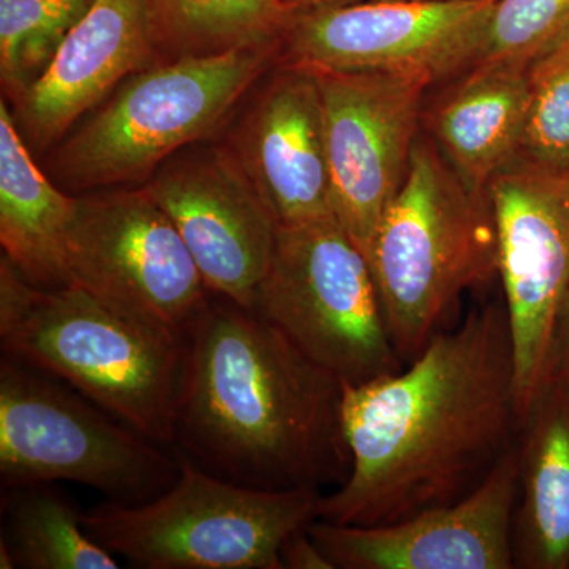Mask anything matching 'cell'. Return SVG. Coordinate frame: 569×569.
<instances>
[{"label":"cell","mask_w":569,"mask_h":569,"mask_svg":"<svg viewBox=\"0 0 569 569\" xmlns=\"http://www.w3.org/2000/svg\"><path fill=\"white\" fill-rule=\"evenodd\" d=\"M407 370L343 385L350 471L317 519L385 526L455 503L482 481L518 429L505 306L473 309L438 332Z\"/></svg>","instance_id":"6da1fadb"},{"label":"cell","mask_w":569,"mask_h":569,"mask_svg":"<svg viewBox=\"0 0 569 569\" xmlns=\"http://www.w3.org/2000/svg\"><path fill=\"white\" fill-rule=\"evenodd\" d=\"M187 336L173 448L244 488L346 481L343 383L335 373L222 296L212 295Z\"/></svg>","instance_id":"7a4b0ae2"},{"label":"cell","mask_w":569,"mask_h":569,"mask_svg":"<svg viewBox=\"0 0 569 569\" xmlns=\"http://www.w3.org/2000/svg\"><path fill=\"white\" fill-rule=\"evenodd\" d=\"M2 353L173 448L189 336L81 284L41 288L0 261Z\"/></svg>","instance_id":"3957f363"},{"label":"cell","mask_w":569,"mask_h":569,"mask_svg":"<svg viewBox=\"0 0 569 569\" xmlns=\"http://www.w3.org/2000/svg\"><path fill=\"white\" fill-rule=\"evenodd\" d=\"M370 268L400 361L441 332L460 296L498 272L488 193L471 190L419 134L406 182L381 217Z\"/></svg>","instance_id":"277c9868"},{"label":"cell","mask_w":569,"mask_h":569,"mask_svg":"<svg viewBox=\"0 0 569 569\" xmlns=\"http://www.w3.org/2000/svg\"><path fill=\"white\" fill-rule=\"evenodd\" d=\"M178 458L174 485L153 500L82 512L88 533L134 568L284 569L280 550L317 520L320 490L244 488Z\"/></svg>","instance_id":"5b68a950"},{"label":"cell","mask_w":569,"mask_h":569,"mask_svg":"<svg viewBox=\"0 0 569 569\" xmlns=\"http://www.w3.org/2000/svg\"><path fill=\"white\" fill-rule=\"evenodd\" d=\"M178 475L174 448L123 425L63 381L2 356V489L77 482L112 503L140 505L170 489Z\"/></svg>","instance_id":"8992f818"},{"label":"cell","mask_w":569,"mask_h":569,"mask_svg":"<svg viewBox=\"0 0 569 569\" xmlns=\"http://www.w3.org/2000/svg\"><path fill=\"white\" fill-rule=\"evenodd\" d=\"M343 385L402 369L372 268L335 216L277 230L252 309Z\"/></svg>","instance_id":"52a82bcc"},{"label":"cell","mask_w":569,"mask_h":569,"mask_svg":"<svg viewBox=\"0 0 569 569\" xmlns=\"http://www.w3.org/2000/svg\"><path fill=\"white\" fill-rule=\"evenodd\" d=\"M276 48L201 52L134 73L63 146V178L77 189H97L148 174L211 133L263 73Z\"/></svg>","instance_id":"ba28073f"},{"label":"cell","mask_w":569,"mask_h":569,"mask_svg":"<svg viewBox=\"0 0 569 569\" xmlns=\"http://www.w3.org/2000/svg\"><path fill=\"white\" fill-rule=\"evenodd\" d=\"M488 194L515 356L519 426L548 383L553 328L569 291V171L516 157L490 181Z\"/></svg>","instance_id":"9c48e42d"},{"label":"cell","mask_w":569,"mask_h":569,"mask_svg":"<svg viewBox=\"0 0 569 569\" xmlns=\"http://www.w3.org/2000/svg\"><path fill=\"white\" fill-rule=\"evenodd\" d=\"M498 0H370L298 7L283 37L290 66L387 71L437 82L481 56Z\"/></svg>","instance_id":"30bf717a"},{"label":"cell","mask_w":569,"mask_h":569,"mask_svg":"<svg viewBox=\"0 0 569 569\" xmlns=\"http://www.w3.org/2000/svg\"><path fill=\"white\" fill-rule=\"evenodd\" d=\"M67 268L69 284L183 335L212 298L173 220L146 187L78 198Z\"/></svg>","instance_id":"8fae6325"},{"label":"cell","mask_w":569,"mask_h":569,"mask_svg":"<svg viewBox=\"0 0 569 569\" xmlns=\"http://www.w3.org/2000/svg\"><path fill=\"white\" fill-rule=\"evenodd\" d=\"M313 73L323 102L332 213L369 261L381 217L406 182L432 81L387 71Z\"/></svg>","instance_id":"7c38bea8"},{"label":"cell","mask_w":569,"mask_h":569,"mask_svg":"<svg viewBox=\"0 0 569 569\" xmlns=\"http://www.w3.org/2000/svg\"><path fill=\"white\" fill-rule=\"evenodd\" d=\"M519 497L518 447L455 503L385 526L313 520L310 537L336 569H512Z\"/></svg>","instance_id":"4fadbf2b"},{"label":"cell","mask_w":569,"mask_h":569,"mask_svg":"<svg viewBox=\"0 0 569 569\" xmlns=\"http://www.w3.org/2000/svg\"><path fill=\"white\" fill-rule=\"evenodd\" d=\"M146 190L173 220L209 291L252 309L279 224L239 160L192 156L163 168Z\"/></svg>","instance_id":"5bb4252c"},{"label":"cell","mask_w":569,"mask_h":569,"mask_svg":"<svg viewBox=\"0 0 569 569\" xmlns=\"http://www.w3.org/2000/svg\"><path fill=\"white\" fill-rule=\"evenodd\" d=\"M241 153L242 170L279 227L331 216L323 102L313 71L288 66L276 77L249 116Z\"/></svg>","instance_id":"9a60e30c"},{"label":"cell","mask_w":569,"mask_h":569,"mask_svg":"<svg viewBox=\"0 0 569 569\" xmlns=\"http://www.w3.org/2000/svg\"><path fill=\"white\" fill-rule=\"evenodd\" d=\"M157 28L153 0H93L36 84L21 97V118L39 144L61 138L119 81L151 56Z\"/></svg>","instance_id":"2e32d148"},{"label":"cell","mask_w":569,"mask_h":569,"mask_svg":"<svg viewBox=\"0 0 569 569\" xmlns=\"http://www.w3.org/2000/svg\"><path fill=\"white\" fill-rule=\"evenodd\" d=\"M529 67L519 62H477L422 114L430 140L459 178L478 193L518 157Z\"/></svg>","instance_id":"e0dca14e"},{"label":"cell","mask_w":569,"mask_h":569,"mask_svg":"<svg viewBox=\"0 0 569 569\" xmlns=\"http://www.w3.org/2000/svg\"><path fill=\"white\" fill-rule=\"evenodd\" d=\"M518 430L516 568L569 569V388L549 380Z\"/></svg>","instance_id":"ac0fdd59"},{"label":"cell","mask_w":569,"mask_h":569,"mask_svg":"<svg viewBox=\"0 0 569 569\" xmlns=\"http://www.w3.org/2000/svg\"><path fill=\"white\" fill-rule=\"evenodd\" d=\"M78 198L56 189L0 103V244L3 257L28 282L41 288L69 284L67 238Z\"/></svg>","instance_id":"d6986e66"},{"label":"cell","mask_w":569,"mask_h":569,"mask_svg":"<svg viewBox=\"0 0 569 569\" xmlns=\"http://www.w3.org/2000/svg\"><path fill=\"white\" fill-rule=\"evenodd\" d=\"M2 569H118L121 560L84 529L82 512L54 482L2 489Z\"/></svg>","instance_id":"ffe728a7"},{"label":"cell","mask_w":569,"mask_h":569,"mask_svg":"<svg viewBox=\"0 0 569 569\" xmlns=\"http://www.w3.org/2000/svg\"><path fill=\"white\" fill-rule=\"evenodd\" d=\"M157 28L198 51L277 44L298 7L288 0H153Z\"/></svg>","instance_id":"44dd1931"},{"label":"cell","mask_w":569,"mask_h":569,"mask_svg":"<svg viewBox=\"0 0 569 569\" xmlns=\"http://www.w3.org/2000/svg\"><path fill=\"white\" fill-rule=\"evenodd\" d=\"M93 0H0V71L22 97L52 61Z\"/></svg>","instance_id":"7402d4cb"},{"label":"cell","mask_w":569,"mask_h":569,"mask_svg":"<svg viewBox=\"0 0 569 569\" xmlns=\"http://www.w3.org/2000/svg\"><path fill=\"white\" fill-rule=\"evenodd\" d=\"M518 157L569 171V40L530 63Z\"/></svg>","instance_id":"603a6c76"},{"label":"cell","mask_w":569,"mask_h":569,"mask_svg":"<svg viewBox=\"0 0 569 569\" xmlns=\"http://www.w3.org/2000/svg\"><path fill=\"white\" fill-rule=\"evenodd\" d=\"M569 40V0H498L477 62L530 66Z\"/></svg>","instance_id":"cb8c5ba5"},{"label":"cell","mask_w":569,"mask_h":569,"mask_svg":"<svg viewBox=\"0 0 569 569\" xmlns=\"http://www.w3.org/2000/svg\"><path fill=\"white\" fill-rule=\"evenodd\" d=\"M284 569H336L332 561L310 537L309 527L298 530L280 550Z\"/></svg>","instance_id":"d4e9b609"},{"label":"cell","mask_w":569,"mask_h":569,"mask_svg":"<svg viewBox=\"0 0 569 569\" xmlns=\"http://www.w3.org/2000/svg\"><path fill=\"white\" fill-rule=\"evenodd\" d=\"M557 380L569 388V291L561 302L552 343H550L548 381Z\"/></svg>","instance_id":"484cf974"},{"label":"cell","mask_w":569,"mask_h":569,"mask_svg":"<svg viewBox=\"0 0 569 569\" xmlns=\"http://www.w3.org/2000/svg\"><path fill=\"white\" fill-rule=\"evenodd\" d=\"M296 7L343 6V3L370 2V0H288ZM425 2H448V0H425Z\"/></svg>","instance_id":"4316f807"}]
</instances>
